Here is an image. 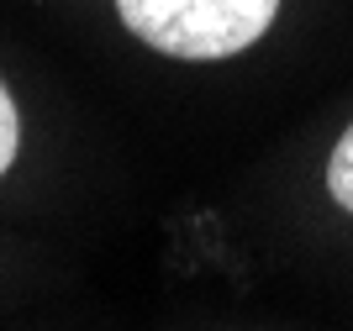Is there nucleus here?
Wrapping results in <instances>:
<instances>
[{"label": "nucleus", "mask_w": 353, "mask_h": 331, "mask_svg": "<svg viewBox=\"0 0 353 331\" xmlns=\"http://www.w3.org/2000/svg\"><path fill=\"white\" fill-rule=\"evenodd\" d=\"M16 142H21V116H16V100L6 95V85H0V173L11 169Z\"/></svg>", "instance_id": "7ed1b4c3"}, {"label": "nucleus", "mask_w": 353, "mask_h": 331, "mask_svg": "<svg viewBox=\"0 0 353 331\" xmlns=\"http://www.w3.org/2000/svg\"><path fill=\"white\" fill-rule=\"evenodd\" d=\"M327 189H332V200H338L343 211H353V127L343 131L338 153L327 163Z\"/></svg>", "instance_id": "f03ea898"}, {"label": "nucleus", "mask_w": 353, "mask_h": 331, "mask_svg": "<svg viewBox=\"0 0 353 331\" xmlns=\"http://www.w3.org/2000/svg\"><path fill=\"white\" fill-rule=\"evenodd\" d=\"M280 0H117L121 21L174 58H227L264 37Z\"/></svg>", "instance_id": "f257e3e1"}]
</instances>
